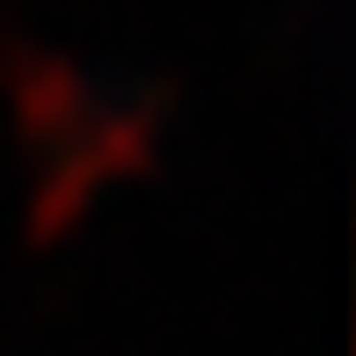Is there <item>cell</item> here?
I'll return each mask as SVG.
<instances>
[{
    "label": "cell",
    "mask_w": 356,
    "mask_h": 356,
    "mask_svg": "<svg viewBox=\"0 0 356 356\" xmlns=\"http://www.w3.org/2000/svg\"><path fill=\"white\" fill-rule=\"evenodd\" d=\"M0 80H8V102H15L22 138H37V145H73L80 131H88L95 95H88V80H80L73 58L37 51V44L15 37L8 51H0Z\"/></svg>",
    "instance_id": "obj_1"
},
{
    "label": "cell",
    "mask_w": 356,
    "mask_h": 356,
    "mask_svg": "<svg viewBox=\"0 0 356 356\" xmlns=\"http://www.w3.org/2000/svg\"><path fill=\"white\" fill-rule=\"evenodd\" d=\"M168 80L160 88H145V102H124V109H102V117H88V131L73 138V153L95 168V182H109V175H138L145 160H153V131L160 117H168Z\"/></svg>",
    "instance_id": "obj_2"
},
{
    "label": "cell",
    "mask_w": 356,
    "mask_h": 356,
    "mask_svg": "<svg viewBox=\"0 0 356 356\" xmlns=\"http://www.w3.org/2000/svg\"><path fill=\"white\" fill-rule=\"evenodd\" d=\"M88 197H95V168L73 153V145H58L51 160H44V175H37V189H29V240L37 248H51L66 225L88 211Z\"/></svg>",
    "instance_id": "obj_3"
}]
</instances>
